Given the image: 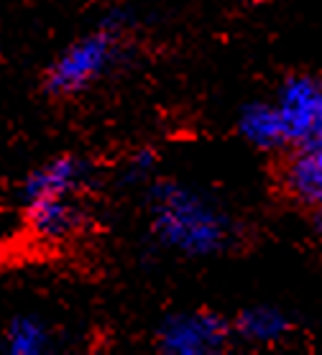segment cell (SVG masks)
I'll return each instance as SVG.
<instances>
[{"label":"cell","instance_id":"obj_8","mask_svg":"<svg viewBox=\"0 0 322 355\" xmlns=\"http://www.w3.org/2000/svg\"><path fill=\"white\" fill-rule=\"evenodd\" d=\"M233 330L235 340H243L246 345L271 347L289 340L294 324L284 309L271 307V304H253L235 315Z\"/></svg>","mask_w":322,"mask_h":355},{"label":"cell","instance_id":"obj_9","mask_svg":"<svg viewBox=\"0 0 322 355\" xmlns=\"http://www.w3.org/2000/svg\"><path fill=\"white\" fill-rule=\"evenodd\" d=\"M57 338L46 320L39 315H16L3 330V350L10 355H46L54 353Z\"/></svg>","mask_w":322,"mask_h":355},{"label":"cell","instance_id":"obj_5","mask_svg":"<svg viewBox=\"0 0 322 355\" xmlns=\"http://www.w3.org/2000/svg\"><path fill=\"white\" fill-rule=\"evenodd\" d=\"M21 205H24V225L28 238L46 248H59L77 238L87 220L82 194L33 197Z\"/></svg>","mask_w":322,"mask_h":355},{"label":"cell","instance_id":"obj_1","mask_svg":"<svg viewBox=\"0 0 322 355\" xmlns=\"http://www.w3.org/2000/svg\"><path fill=\"white\" fill-rule=\"evenodd\" d=\"M153 238L185 259H212L238 243V223L223 205L177 179L153 182L146 197Z\"/></svg>","mask_w":322,"mask_h":355},{"label":"cell","instance_id":"obj_6","mask_svg":"<svg viewBox=\"0 0 322 355\" xmlns=\"http://www.w3.org/2000/svg\"><path fill=\"white\" fill-rule=\"evenodd\" d=\"M92 182L90 162L72 154H62L46 159L21 184V202L33 197H51V194H85Z\"/></svg>","mask_w":322,"mask_h":355},{"label":"cell","instance_id":"obj_10","mask_svg":"<svg viewBox=\"0 0 322 355\" xmlns=\"http://www.w3.org/2000/svg\"><path fill=\"white\" fill-rule=\"evenodd\" d=\"M310 215H312L314 233H317V238L322 241V205H320V207H314V210H310Z\"/></svg>","mask_w":322,"mask_h":355},{"label":"cell","instance_id":"obj_4","mask_svg":"<svg viewBox=\"0 0 322 355\" xmlns=\"http://www.w3.org/2000/svg\"><path fill=\"white\" fill-rule=\"evenodd\" d=\"M276 105L282 110L289 148L322 144V77L320 74H289L279 85Z\"/></svg>","mask_w":322,"mask_h":355},{"label":"cell","instance_id":"obj_2","mask_svg":"<svg viewBox=\"0 0 322 355\" xmlns=\"http://www.w3.org/2000/svg\"><path fill=\"white\" fill-rule=\"evenodd\" d=\"M126 24L123 18H108L95 31L74 39L44 72V89L51 97H77L100 82L121 59Z\"/></svg>","mask_w":322,"mask_h":355},{"label":"cell","instance_id":"obj_7","mask_svg":"<svg viewBox=\"0 0 322 355\" xmlns=\"http://www.w3.org/2000/svg\"><path fill=\"white\" fill-rule=\"evenodd\" d=\"M238 136L258 151H289V130L276 100H256L238 113Z\"/></svg>","mask_w":322,"mask_h":355},{"label":"cell","instance_id":"obj_3","mask_svg":"<svg viewBox=\"0 0 322 355\" xmlns=\"http://www.w3.org/2000/svg\"><path fill=\"white\" fill-rule=\"evenodd\" d=\"M235 340L233 320L210 309H185L164 317L153 335L156 350L164 355H220Z\"/></svg>","mask_w":322,"mask_h":355}]
</instances>
